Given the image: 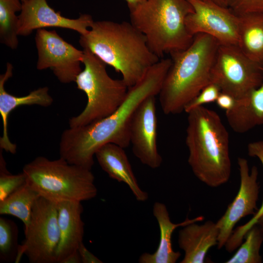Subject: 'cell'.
Segmentation results:
<instances>
[{
    "label": "cell",
    "mask_w": 263,
    "mask_h": 263,
    "mask_svg": "<svg viewBox=\"0 0 263 263\" xmlns=\"http://www.w3.org/2000/svg\"><path fill=\"white\" fill-rule=\"evenodd\" d=\"M18 229L11 220L0 218V261L15 263L19 244H18Z\"/></svg>",
    "instance_id": "26"
},
{
    "label": "cell",
    "mask_w": 263,
    "mask_h": 263,
    "mask_svg": "<svg viewBox=\"0 0 263 263\" xmlns=\"http://www.w3.org/2000/svg\"><path fill=\"white\" fill-rule=\"evenodd\" d=\"M193 11L186 19L188 32L192 36L199 33L208 35L220 44L237 45L239 16L228 7L210 0H188Z\"/></svg>",
    "instance_id": "11"
},
{
    "label": "cell",
    "mask_w": 263,
    "mask_h": 263,
    "mask_svg": "<svg viewBox=\"0 0 263 263\" xmlns=\"http://www.w3.org/2000/svg\"><path fill=\"white\" fill-rule=\"evenodd\" d=\"M40 196L26 183L0 202V214L15 216L24 228L28 225L34 204Z\"/></svg>",
    "instance_id": "22"
},
{
    "label": "cell",
    "mask_w": 263,
    "mask_h": 263,
    "mask_svg": "<svg viewBox=\"0 0 263 263\" xmlns=\"http://www.w3.org/2000/svg\"><path fill=\"white\" fill-rule=\"evenodd\" d=\"M245 241L239 246L236 252L226 263H262L263 258L260 251L263 242V231L256 224L246 232Z\"/></svg>",
    "instance_id": "24"
},
{
    "label": "cell",
    "mask_w": 263,
    "mask_h": 263,
    "mask_svg": "<svg viewBox=\"0 0 263 263\" xmlns=\"http://www.w3.org/2000/svg\"><path fill=\"white\" fill-rule=\"evenodd\" d=\"M227 7L237 16L263 13V0H226Z\"/></svg>",
    "instance_id": "29"
},
{
    "label": "cell",
    "mask_w": 263,
    "mask_h": 263,
    "mask_svg": "<svg viewBox=\"0 0 263 263\" xmlns=\"http://www.w3.org/2000/svg\"><path fill=\"white\" fill-rule=\"evenodd\" d=\"M155 95L145 99L135 110L130 124V141L134 155L152 169L159 168L162 158L157 145Z\"/></svg>",
    "instance_id": "13"
},
{
    "label": "cell",
    "mask_w": 263,
    "mask_h": 263,
    "mask_svg": "<svg viewBox=\"0 0 263 263\" xmlns=\"http://www.w3.org/2000/svg\"><path fill=\"white\" fill-rule=\"evenodd\" d=\"M61 263H82L78 250L69 254L61 261Z\"/></svg>",
    "instance_id": "32"
},
{
    "label": "cell",
    "mask_w": 263,
    "mask_h": 263,
    "mask_svg": "<svg viewBox=\"0 0 263 263\" xmlns=\"http://www.w3.org/2000/svg\"><path fill=\"white\" fill-rule=\"evenodd\" d=\"M128 6L130 9H131L137 5H139V4L142 3L146 0H125Z\"/></svg>",
    "instance_id": "33"
},
{
    "label": "cell",
    "mask_w": 263,
    "mask_h": 263,
    "mask_svg": "<svg viewBox=\"0 0 263 263\" xmlns=\"http://www.w3.org/2000/svg\"><path fill=\"white\" fill-rule=\"evenodd\" d=\"M238 165L240 176L238 192L225 213L216 222L219 229L217 244L219 249L225 246L237 223L246 216L255 215L258 209L257 203L260 187L258 168L254 166L249 170L247 160L242 157L238 158Z\"/></svg>",
    "instance_id": "12"
},
{
    "label": "cell",
    "mask_w": 263,
    "mask_h": 263,
    "mask_svg": "<svg viewBox=\"0 0 263 263\" xmlns=\"http://www.w3.org/2000/svg\"><path fill=\"white\" fill-rule=\"evenodd\" d=\"M26 183L42 197L55 202L92 199L97 193L91 169L72 164L60 157L38 156L25 165Z\"/></svg>",
    "instance_id": "6"
},
{
    "label": "cell",
    "mask_w": 263,
    "mask_h": 263,
    "mask_svg": "<svg viewBox=\"0 0 263 263\" xmlns=\"http://www.w3.org/2000/svg\"><path fill=\"white\" fill-rule=\"evenodd\" d=\"M20 0H0V41L1 43L16 49L19 45V16L22 2Z\"/></svg>",
    "instance_id": "23"
},
{
    "label": "cell",
    "mask_w": 263,
    "mask_h": 263,
    "mask_svg": "<svg viewBox=\"0 0 263 263\" xmlns=\"http://www.w3.org/2000/svg\"><path fill=\"white\" fill-rule=\"evenodd\" d=\"M95 156L109 177L127 185L137 200L142 202L148 199V194L139 187L124 148L108 143L100 148Z\"/></svg>",
    "instance_id": "18"
},
{
    "label": "cell",
    "mask_w": 263,
    "mask_h": 263,
    "mask_svg": "<svg viewBox=\"0 0 263 263\" xmlns=\"http://www.w3.org/2000/svg\"><path fill=\"white\" fill-rule=\"evenodd\" d=\"M259 225L261 226L262 229L263 231V224H259Z\"/></svg>",
    "instance_id": "36"
},
{
    "label": "cell",
    "mask_w": 263,
    "mask_h": 263,
    "mask_svg": "<svg viewBox=\"0 0 263 263\" xmlns=\"http://www.w3.org/2000/svg\"><path fill=\"white\" fill-rule=\"evenodd\" d=\"M20 0L21 1V2H23L26 1H27L28 0Z\"/></svg>",
    "instance_id": "37"
},
{
    "label": "cell",
    "mask_w": 263,
    "mask_h": 263,
    "mask_svg": "<svg viewBox=\"0 0 263 263\" xmlns=\"http://www.w3.org/2000/svg\"><path fill=\"white\" fill-rule=\"evenodd\" d=\"M153 213L160 228V242L157 250L153 253H143L138 262L140 263H175L180 257L181 253L172 249L171 237L173 231L179 226L184 227L192 223L202 221L204 217L199 216L191 219L187 218L182 223L174 224L170 219L166 206L160 202L154 203Z\"/></svg>",
    "instance_id": "19"
},
{
    "label": "cell",
    "mask_w": 263,
    "mask_h": 263,
    "mask_svg": "<svg viewBox=\"0 0 263 263\" xmlns=\"http://www.w3.org/2000/svg\"><path fill=\"white\" fill-rule=\"evenodd\" d=\"M35 42L38 55L37 69H50L62 83L75 82L82 71L83 51L66 41L55 30H37Z\"/></svg>",
    "instance_id": "10"
},
{
    "label": "cell",
    "mask_w": 263,
    "mask_h": 263,
    "mask_svg": "<svg viewBox=\"0 0 263 263\" xmlns=\"http://www.w3.org/2000/svg\"><path fill=\"white\" fill-rule=\"evenodd\" d=\"M187 113L186 144L193 173L211 188L225 184L231 169L229 136L219 114L203 106Z\"/></svg>",
    "instance_id": "4"
},
{
    "label": "cell",
    "mask_w": 263,
    "mask_h": 263,
    "mask_svg": "<svg viewBox=\"0 0 263 263\" xmlns=\"http://www.w3.org/2000/svg\"><path fill=\"white\" fill-rule=\"evenodd\" d=\"M237 46L248 58L263 67V13L239 16Z\"/></svg>",
    "instance_id": "21"
},
{
    "label": "cell",
    "mask_w": 263,
    "mask_h": 263,
    "mask_svg": "<svg viewBox=\"0 0 263 263\" xmlns=\"http://www.w3.org/2000/svg\"><path fill=\"white\" fill-rule=\"evenodd\" d=\"M219 229L216 223L207 221L189 224L179 231L178 243L185 253L180 263H203L209 249L218 244Z\"/></svg>",
    "instance_id": "17"
},
{
    "label": "cell",
    "mask_w": 263,
    "mask_h": 263,
    "mask_svg": "<svg viewBox=\"0 0 263 263\" xmlns=\"http://www.w3.org/2000/svg\"><path fill=\"white\" fill-rule=\"evenodd\" d=\"M219 46L214 38L199 33L194 36L187 48L170 54L172 63L158 94L165 114L184 111L186 106L210 83Z\"/></svg>",
    "instance_id": "3"
},
{
    "label": "cell",
    "mask_w": 263,
    "mask_h": 263,
    "mask_svg": "<svg viewBox=\"0 0 263 263\" xmlns=\"http://www.w3.org/2000/svg\"><path fill=\"white\" fill-rule=\"evenodd\" d=\"M94 20L89 14H82L78 18L69 19L55 11L46 0H28L22 2L19 15V36H27L33 30L46 27H59L86 34Z\"/></svg>",
    "instance_id": "14"
},
{
    "label": "cell",
    "mask_w": 263,
    "mask_h": 263,
    "mask_svg": "<svg viewBox=\"0 0 263 263\" xmlns=\"http://www.w3.org/2000/svg\"><path fill=\"white\" fill-rule=\"evenodd\" d=\"M193 11L188 0H146L130 9V22L145 36L151 51L164 55L187 48L194 36L186 19Z\"/></svg>",
    "instance_id": "5"
},
{
    "label": "cell",
    "mask_w": 263,
    "mask_h": 263,
    "mask_svg": "<svg viewBox=\"0 0 263 263\" xmlns=\"http://www.w3.org/2000/svg\"><path fill=\"white\" fill-rule=\"evenodd\" d=\"M84 69L75 80L77 88L86 94L83 111L69 120V127L85 126L113 113L125 99L129 87L121 79L112 78L106 64L87 49H83Z\"/></svg>",
    "instance_id": "7"
},
{
    "label": "cell",
    "mask_w": 263,
    "mask_h": 263,
    "mask_svg": "<svg viewBox=\"0 0 263 263\" xmlns=\"http://www.w3.org/2000/svg\"><path fill=\"white\" fill-rule=\"evenodd\" d=\"M24 235L15 263L24 255L31 263H56L60 233L56 202L41 196L37 199Z\"/></svg>",
    "instance_id": "8"
},
{
    "label": "cell",
    "mask_w": 263,
    "mask_h": 263,
    "mask_svg": "<svg viewBox=\"0 0 263 263\" xmlns=\"http://www.w3.org/2000/svg\"><path fill=\"white\" fill-rule=\"evenodd\" d=\"M26 183V178L22 172L12 174L6 168V164L1 154L0 155V202L16 191Z\"/></svg>",
    "instance_id": "27"
},
{
    "label": "cell",
    "mask_w": 263,
    "mask_h": 263,
    "mask_svg": "<svg viewBox=\"0 0 263 263\" xmlns=\"http://www.w3.org/2000/svg\"><path fill=\"white\" fill-rule=\"evenodd\" d=\"M263 81V67L246 56L237 45L219 44L210 83L238 99L258 87Z\"/></svg>",
    "instance_id": "9"
},
{
    "label": "cell",
    "mask_w": 263,
    "mask_h": 263,
    "mask_svg": "<svg viewBox=\"0 0 263 263\" xmlns=\"http://www.w3.org/2000/svg\"><path fill=\"white\" fill-rule=\"evenodd\" d=\"M79 42L120 73L129 88L160 59L150 49L144 35L127 21H94Z\"/></svg>",
    "instance_id": "2"
},
{
    "label": "cell",
    "mask_w": 263,
    "mask_h": 263,
    "mask_svg": "<svg viewBox=\"0 0 263 263\" xmlns=\"http://www.w3.org/2000/svg\"><path fill=\"white\" fill-rule=\"evenodd\" d=\"M258 224H263V215L260 218L258 222Z\"/></svg>",
    "instance_id": "35"
},
{
    "label": "cell",
    "mask_w": 263,
    "mask_h": 263,
    "mask_svg": "<svg viewBox=\"0 0 263 263\" xmlns=\"http://www.w3.org/2000/svg\"><path fill=\"white\" fill-rule=\"evenodd\" d=\"M221 92L220 88L216 84L209 83L186 106L184 111L188 113L204 104L216 102Z\"/></svg>",
    "instance_id": "28"
},
{
    "label": "cell",
    "mask_w": 263,
    "mask_h": 263,
    "mask_svg": "<svg viewBox=\"0 0 263 263\" xmlns=\"http://www.w3.org/2000/svg\"><path fill=\"white\" fill-rule=\"evenodd\" d=\"M249 156L257 158L263 166V141H258L250 143L247 146ZM263 215V201L253 217L246 223L237 227L234 230L227 241L225 247L227 250L233 252L239 247L243 243V239L249 229L257 224L260 218Z\"/></svg>",
    "instance_id": "25"
},
{
    "label": "cell",
    "mask_w": 263,
    "mask_h": 263,
    "mask_svg": "<svg viewBox=\"0 0 263 263\" xmlns=\"http://www.w3.org/2000/svg\"><path fill=\"white\" fill-rule=\"evenodd\" d=\"M171 58H161L152 65L142 78L129 87L122 104L110 115L91 124L69 127L61 134L60 157L68 163L92 169L97 150L108 143L123 148L130 144V128L132 115L146 98L159 94Z\"/></svg>",
    "instance_id": "1"
},
{
    "label": "cell",
    "mask_w": 263,
    "mask_h": 263,
    "mask_svg": "<svg viewBox=\"0 0 263 263\" xmlns=\"http://www.w3.org/2000/svg\"><path fill=\"white\" fill-rule=\"evenodd\" d=\"M82 263H102L103 262L92 253L82 243L78 248Z\"/></svg>",
    "instance_id": "31"
},
{
    "label": "cell",
    "mask_w": 263,
    "mask_h": 263,
    "mask_svg": "<svg viewBox=\"0 0 263 263\" xmlns=\"http://www.w3.org/2000/svg\"><path fill=\"white\" fill-rule=\"evenodd\" d=\"M236 99L231 95L221 92L216 102L217 105L221 109L227 112L230 111L234 106Z\"/></svg>",
    "instance_id": "30"
},
{
    "label": "cell",
    "mask_w": 263,
    "mask_h": 263,
    "mask_svg": "<svg viewBox=\"0 0 263 263\" xmlns=\"http://www.w3.org/2000/svg\"><path fill=\"white\" fill-rule=\"evenodd\" d=\"M210 0L223 7H227L226 0Z\"/></svg>",
    "instance_id": "34"
},
{
    "label": "cell",
    "mask_w": 263,
    "mask_h": 263,
    "mask_svg": "<svg viewBox=\"0 0 263 263\" xmlns=\"http://www.w3.org/2000/svg\"><path fill=\"white\" fill-rule=\"evenodd\" d=\"M56 203L60 233L56 260V263H61L69 254L77 250L83 243L84 224L81 215L83 209L79 201L65 200Z\"/></svg>",
    "instance_id": "16"
},
{
    "label": "cell",
    "mask_w": 263,
    "mask_h": 263,
    "mask_svg": "<svg viewBox=\"0 0 263 263\" xmlns=\"http://www.w3.org/2000/svg\"><path fill=\"white\" fill-rule=\"evenodd\" d=\"M13 66L7 63L5 73L0 75V113L2 121V134L0 138V150L12 154L17 151V146L10 140L8 134V117L10 113L20 106L37 105L48 107L53 99L49 94V89L44 87L31 92L26 95L17 96L8 93L4 85L13 75Z\"/></svg>",
    "instance_id": "15"
},
{
    "label": "cell",
    "mask_w": 263,
    "mask_h": 263,
    "mask_svg": "<svg viewBox=\"0 0 263 263\" xmlns=\"http://www.w3.org/2000/svg\"><path fill=\"white\" fill-rule=\"evenodd\" d=\"M225 116L231 128L239 133L263 125V81L246 95L236 99L234 107L225 112Z\"/></svg>",
    "instance_id": "20"
}]
</instances>
